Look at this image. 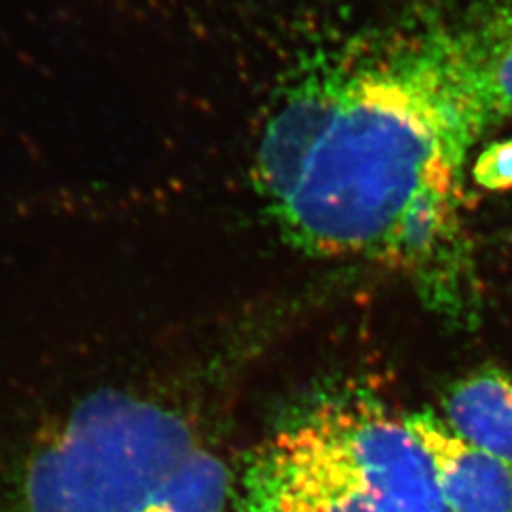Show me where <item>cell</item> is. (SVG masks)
Returning <instances> with one entry per match:
<instances>
[{"mask_svg": "<svg viewBox=\"0 0 512 512\" xmlns=\"http://www.w3.org/2000/svg\"><path fill=\"white\" fill-rule=\"evenodd\" d=\"M294 427L382 512H448L435 465L403 420L363 399L317 404Z\"/></svg>", "mask_w": 512, "mask_h": 512, "instance_id": "3957f363", "label": "cell"}, {"mask_svg": "<svg viewBox=\"0 0 512 512\" xmlns=\"http://www.w3.org/2000/svg\"><path fill=\"white\" fill-rule=\"evenodd\" d=\"M234 476L194 421L148 395L101 389L19 469L12 512H228Z\"/></svg>", "mask_w": 512, "mask_h": 512, "instance_id": "7a4b0ae2", "label": "cell"}, {"mask_svg": "<svg viewBox=\"0 0 512 512\" xmlns=\"http://www.w3.org/2000/svg\"><path fill=\"white\" fill-rule=\"evenodd\" d=\"M490 126L512 122V0H478L459 31Z\"/></svg>", "mask_w": 512, "mask_h": 512, "instance_id": "52a82bcc", "label": "cell"}, {"mask_svg": "<svg viewBox=\"0 0 512 512\" xmlns=\"http://www.w3.org/2000/svg\"><path fill=\"white\" fill-rule=\"evenodd\" d=\"M442 412L461 439L512 463V374L482 370L461 378L446 391Z\"/></svg>", "mask_w": 512, "mask_h": 512, "instance_id": "8992f818", "label": "cell"}, {"mask_svg": "<svg viewBox=\"0 0 512 512\" xmlns=\"http://www.w3.org/2000/svg\"><path fill=\"white\" fill-rule=\"evenodd\" d=\"M473 177L486 190H512V137L497 141L478 156Z\"/></svg>", "mask_w": 512, "mask_h": 512, "instance_id": "ba28073f", "label": "cell"}, {"mask_svg": "<svg viewBox=\"0 0 512 512\" xmlns=\"http://www.w3.org/2000/svg\"><path fill=\"white\" fill-rule=\"evenodd\" d=\"M247 482L256 512H382L293 423L256 459Z\"/></svg>", "mask_w": 512, "mask_h": 512, "instance_id": "277c9868", "label": "cell"}, {"mask_svg": "<svg viewBox=\"0 0 512 512\" xmlns=\"http://www.w3.org/2000/svg\"><path fill=\"white\" fill-rule=\"evenodd\" d=\"M404 423L435 465L448 512H512V463L461 439L433 412Z\"/></svg>", "mask_w": 512, "mask_h": 512, "instance_id": "5b68a950", "label": "cell"}, {"mask_svg": "<svg viewBox=\"0 0 512 512\" xmlns=\"http://www.w3.org/2000/svg\"><path fill=\"white\" fill-rule=\"evenodd\" d=\"M488 129L461 33L397 31L285 92L256 148V192L294 249L385 266L459 313L473 287L463 175Z\"/></svg>", "mask_w": 512, "mask_h": 512, "instance_id": "6da1fadb", "label": "cell"}]
</instances>
